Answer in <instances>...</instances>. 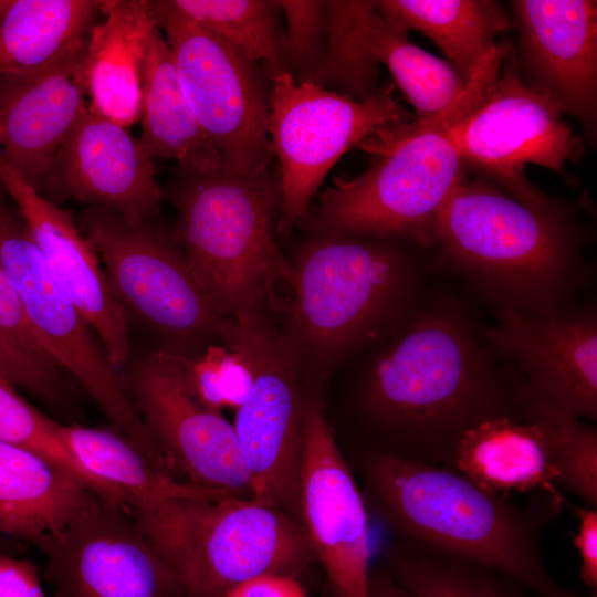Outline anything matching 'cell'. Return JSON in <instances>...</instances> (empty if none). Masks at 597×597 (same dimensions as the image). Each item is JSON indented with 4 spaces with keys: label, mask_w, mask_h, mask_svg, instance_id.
I'll use <instances>...</instances> for the list:
<instances>
[{
    "label": "cell",
    "mask_w": 597,
    "mask_h": 597,
    "mask_svg": "<svg viewBox=\"0 0 597 597\" xmlns=\"http://www.w3.org/2000/svg\"><path fill=\"white\" fill-rule=\"evenodd\" d=\"M486 332L493 348L519 371L527 406L597 418V316L593 308L531 315L500 307Z\"/></svg>",
    "instance_id": "e0dca14e"
},
{
    "label": "cell",
    "mask_w": 597,
    "mask_h": 597,
    "mask_svg": "<svg viewBox=\"0 0 597 597\" xmlns=\"http://www.w3.org/2000/svg\"><path fill=\"white\" fill-rule=\"evenodd\" d=\"M8 3V0H0V13L1 11L4 9V7L7 6Z\"/></svg>",
    "instance_id": "ee69618b"
},
{
    "label": "cell",
    "mask_w": 597,
    "mask_h": 597,
    "mask_svg": "<svg viewBox=\"0 0 597 597\" xmlns=\"http://www.w3.org/2000/svg\"><path fill=\"white\" fill-rule=\"evenodd\" d=\"M451 469L495 494L541 492L558 506L563 501L549 422L534 408L492 415L471 425L455 446Z\"/></svg>",
    "instance_id": "603a6c76"
},
{
    "label": "cell",
    "mask_w": 597,
    "mask_h": 597,
    "mask_svg": "<svg viewBox=\"0 0 597 597\" xmlns=\"http://www.w3.org/2000/svg\"><path fill=\"white\" fill-rule=\"evenodd\" d=\"M171 6L250 61L262 66L270 80L292 74L280 1L169 0Z\"/></svg>",
    "instance_id": "f546056e"
},
{
    "label": "cell",
    "mask_w": 597,
    "mask_h": 597,
    "mask_svg": "<svg viewBox=\"0 0 597 597\" xmlns=\"http://www.w3.org/2000/svg\"><path fill=\"white\" fill-rule=\"evenodd\" d=\"M221 597H308L297 577L268 575L243 582Z\"/></svg>",
    "instance_id": "60d3db41"
},
{
    "label": "cell",
    "mask_w": 597,
    "mask_h": 597,
    "mask_svg": "<svg viewBox=\"0 0 597 597\" xmlns=\"http://www.w3.org/2000/svg\"><path fill=\"white\" fill-rule=\"evenodd\" d=\"M0 377L57 412L73 410V391L63 371L25 352L1 327Z\"/></svg>",
    "instance_id": "d590c367"
},
{
    "label": "cell",
    "mask_w": 597,
    "mask_h": 597,
    "mask_svg": "<svg viewBox=\"0 0 597 597\" xmlns=\"http://www.w3.org/2000/svg\"><path fill=\"white\" fill-rule=\"evenodd\" d=\"M85 43L38 73L0 78L1 161L34 188L87 109L80 78Z\"/></svg>",
    "instance_id": "7402d4cb"
},
{
    "label": "cell",
    "mask_w": 597,
    "mask_h": 597,
    "mask_svg": "<svg viewBox=\"0 0 597 597\" xmlns=\"http://www.w3.org/2000/svg\"><path fill=\"white\" fill-rule=\"evenodd\" d=\"M59 432L78 462L137 517L181 582L203 505L228 495L175 478L113 426L60 422Z\"/></svg>",
    "instance_id": "ac0fdd59"
},
{
    "label": "cell",
    "mask_w": 597,
    "mask_h": 597,
    "mask_svg": "<svg viewBox=\"0 0 597 597\" xmlns=\"http://www.w3.org/2000/svg\"><path fill=\"white\" fill-rule=\"evenodd\" d=\"M102 0H8L0 13V78L38 73L86 42Z\"/></svg>",
    "instance_id": "4316f807"
},
{
    "label": "cell",
    "mask_w": 597,
    "mask_h": 597,
    "mask_svg": "<svg viewBox=\"0 0 597 597\" xmlns=\"http://www.w3.org/2000/svg\"><path fill=\"white\" fill-rule=\"evenodd\" d=\"M362 407L394 440L392 454L451 468L467 428L521 410L523 402L464 320L437 307L418 314L377 358L363 386Z\"/></svg>",
    "instance_id": "6da1fadb"
},
{
    "label": "cell",
    "mask_w": 597,
    "mask_h": 597,
    "mask_svg": "<svg viewBox=\"0 0 597 597\" xmlns=\"http://www.w3.org/2000/svg\"><path fill=\"white\" fill-rule=\"evenodd\" d=\"M0 265L45 356L76 380L115 429L154 463L163 465L164 459L129 399L119 371L54 277L19 212L9 209L2 198Z\"/></svg>",
    "instance_id": "30bf717a"
},
{
    "label": "cell",
    "mask_w": 597,
    "mask_h": 597,
    "mask_svg": "<svg viewBox=\"0 0 597 597\" xmlns=\"http://www.w3.org/2000/svg\"><path fill=\"white\" fill-rule=\"evenodd\" d=\"M369 597H411L385 569L370 570Z\"/></svg>",
    "instance_id": "b9f144b4"
},
{
    "label": "cell",
    "mask_w": 597,
    "mask_h": 597,
    "mask_svg": "<svg viewBox=\"0 0 597 597\" xmlns=\"http://www.w3.org/2000/svg\"><path fill=\"white\" fill-rule=\"evenodd\" d=\"M324 55L315 84L356 101L378 90V64L366 49V34L376 10L374 1H323Z\"/></svg>",
    "instance_id": "4dcf8cb0"
},
{
    "label": "cell",
    "mask_w": 597,
    "mask_h": 597,
    "mask_svg": "<svg viewBox=\"0 0 597 597\" xmlns=\"http://www.w3.org/2000/svg\"><path fill=\"white\" fill-rule=\"evenodd\" d=\"M300 520L329 597H369V528L365 501L324 416L305 389Z\"/></svg>",
    "instance_id": "2e32d148"
},
{
    "label": "cell",
    "mask_w": 597,
    "mask_h": 597,
    "mask_svg": "<svg viewBox=\"0 0 597 597\" xmlns=\"http://www.w3.org/2000/svg\"><path fill=\"white\" fill-rule=\"evenodd\" d=\"M138 122L139 140L151 159L174 160L180 174L189 175L223 166L184 95L171 50L158 27L143 64Z\"/></svg>",
    "instance_id": "484cf974"
},
{
    "label": "cell",
    "mask_w": 597,
    "mask_h": 597,
    "mask_svg": "<svg viewBox=\"0 0 597 597\" xmlns=\"http://www.w3.org/2000/svg\"><path fill=\"white\" fill-rule=\"evenodd\" d=\"M486 100L468 117L448 129L464 165L499 181L523 205L545 210L555 205L524 176L527 164L565 176L567 161L583 154V143L562 114L521 77L515 51Z\"/></svg>",
    "instance_id": "7c38bea8"
},
{
    "label": "cell",
    "mask_w": 597,
    "mask_h": 597,
    "mask_svg": "<svg viewBox=\"0 0 597 597\" xmlns=\"http://www.w3.org/2000/svg\"><path fill=\"white\" fill-rule=\"evenodd\" d=\"M82 56L80 78L88 106L129 128L139 119L143 64L157 27L148 0H102Z\"/></svg>",
    "instance_id": "cb8c5ba5"
},
{
    "label": "cell",
    "mask_w": 597,
    "mask_h": 597,
    "mask_svg": "<svg viewBox=\"0 0 597 597\" xmlns=\"http://www.w3.org/2000/svg\"><path fill=\"white\" fill-rule=\"evenodd\" d=\"M578 531L573 537L580 556L579 576L596 595L597 591V509L582 506L575 509Z\"/></svg>",
    "instance_id": "ab89813d"
},
{
    "label": "cell",
    "mask_w": 597,
    "mask_h": 597,
    "mask_svg": "<svg viewBox=\"0 0 597 597\" xmlns=\"http://www.w3.org/2000/svg\"><path fill=\"white\" fill-rule=\"evenodd\" d=\"M171 50L184 95L223 166L239 175L270 170L271 81L258 63L175 9L149 1Z\"/></svg>",
    "instance_id": "9c48e42d"
},
{
    "label": "cell",
    "mask_w": 597,
    "mask_h": 597,
    "mask_svg": "<svg viewBox=\"0 0 597 597\" xmlns=\"http://www.w3.org/2000/svg\"><path fill=\"white\" fill-rule=\"evenodd\" d=\"M13 546L14 542L0 537V553L12 554L15 551Z\"/></svg>",
    "instance_id": "7bdbcfd3"
},
{
    "label": "cell",
    "mask_w": 597,
    "mask_h": 597,
    "mask_svg": "<svg viewBox=\"0 0 597 597\" xmlns=\"http://www.w3.org/2000/svg\"><path fill=\"white\" fill-rule=\"evenodd\" d=\"M0 181L54 277L92 327L113 367L121 373L130 359L128 322L95 248L66 211L40 195L2 161Z\"/></svg>",
    "instance_id": "44dd1931"
},
{
    "label": "cell",
    "mask_w": 597,
    "mask_h": 597,
    "mask_svg": "<svg viewBox=\"0 0 597 597\" xmlns=\"http://www.w3.org/2000/svg\"><path fill=\"white\" fill-rule=\"evenodd\" d=\"M385 569L411 597H530L524 586L494 569L406 545Z\"/></svg>",
    "instance_id": "1f68e13d"
},
{
    "label": "cell",
    "mask_w": 597,
    "mask_h": 597,
    "mask_svg": "<svg viewBox=\"0 0 597 597\" xmlns=\"http://www.w3.org/2000/svg\"><path fill=\"white\" fill-rule=\"evenodd\" d=\"M94 495L44 457L0 440V537L41 549Z\"/></svg>",
    "instance_id": "d4e9b609"
},
{
    "label": "cell",
    "mask_w": 597,
    "mask_h": 597,
    "mask_svg": "<svg viewBox=\"0 0 597 597\" xmlns=\"http://www.w3.org/2000/svg\"><path fill=\"white\" fill-rule=\"evenodd\" d=\"M363 474L373 503L406 546L494 569L541 597L566 591L542 559L538 511L458 471L371 450Z\"/></svg>",
    "instance_id": "7a4b0ae2"
},
{
    "label": "cell",
    "mask_w": 597,
    "mask_h": 597,
    "mask_svg": "<svg viewBox=\"0 0 597 597\" xmlns=\"http://www.w3.org/2000/svg\"><path fill=\"white\" fill-rule=\"evenodd\" d=\"M59 425L32 406L15 386L0 377V440L44 457L96 495L115 500L113 492L93 476L65 446Z\"/></svg>",
    "instance_id": "d6a6232c"
},
{
    "label": "cell",
    "mask_w": 597,
    "mask_h": 597,
    "mask_svg": "<svg viewBox=\"0 0 597 597\" xmlns=\"http://www.w3.org/2000/svg\"><path fill=\"white\" fill-rule=\"evenodd\" d=\"M169 352L201 405L222 412L227 408L235 411L243 404L250 390L251 373L237 350L221 343L201 354Z\"/></svg>",
    "instance_id": "836d02e7"
},
{
    "label": "cell",
    "mask_w": 597,
    "mask_h": 597,
    "mask_svg": "<svg viewBox=\"0 0 597 597\" xmlns=\"http://www.w3.org/2000/svg\"><path fill=\"white\" fill-rule=\"evenodd\" d=\"M218 338L242 356L251 373L232 423L249 499L300 520L305 387L297 364L268 311L226 318Z\"/></svg>",
    "instance_id": "52a82bcc"
},
{
    "label": "cell",
    "mask_w": 597,
    "mask_h": 597,
    "mask_svg": "<svg viewBox=\"0 0 597 597\" xmlns=\"http://www.w3.org/2000/svg\"><path fill=\"white\" fill-rule=\"evenodd\" d=\"M40 551L49 597H184L175 569L115 500L94 495Z\"/></svg>",
    "instance_id": "4fadbf2b"
},
{
    "label": "cell",
    "mask_w": 597,
    "mask_h": 597,
    "mask_svg": "<svg viewBox=\"0 0 597 597\" xmlns=\"http://www.w3.org/2000/svg\"><path fill=\"white\" fill-rule=\"evenodd\" d=\"M119 374L174 476L228 496L250 498L232 423L196 399L169 350L146 354Z\"/></svg>",
    "instance_id": "5bb4252c"
},
{
    "label": "cell",
    "mask_w": 597,
    "mask_h": 597,
    "mask_svg": "<svg viewBox=\"0 0 597 597\" xmlns=\"http://www.w3.org/2000/svg\"><path fill=\"white\" fill-rule=\"evenodd\" d=\"M436 244L501 307L531 315L563 311L575 283L577 250L554 207H527L483 179H462L444 201Z\"/></svg>",
    "instance_id": "5b68a950"
},
{
    "label": "cell",
    "mask_w": 597,
    "mask_h": 597,
    "mask_svg": "<svg viewBox=\"0 0 597 597\" xmlns=\"http://www.w3.org/2000/svg\"><path fill=\"white\" fill-rule=\"evenodd\" d=\"M0 597H49L34 563L0 553Z\"/></svg>",
    "instance_id": "f35d334b"
},
{
    "label": "cell",
    "mask_w": 597,
    "mask_h": 597,
    "mask_svg": "<svg viewBox=\"0 0 597 597\" xmlns=\"http://www.w3.org/2000/svg\"><path fill=\"white\" fill-rule=\"evenodd\" d=\"M316 562L296 517L251 499L207 502L196 523L181 574L184 597H221L268 575L297 577Z\"/></svg>",
    "instance_id": "9a60e30c"
},
{
    "label": "cell",
    "mask_w": 597,
    "mask_h": 597,
    "mask_svg": "<svg viewBox=\"0 0 597 597\" xmlns=\"http://www.w3.org/2000/svg\"><path fill=\"white\" fill-rule=\"evenodd\" d=\"M35 189L54 203L71 199L133 222L154 221L165 198L139 138L90 106Z\"/></svg>",
    "instance_id": "d6986e66"
},
{
    "label": "cell",
    "mask_w": 597,
    "mask_h": 597,
    "mask_svg": "<svg viewBox=\"0 0 597 597\" xmlns=\"http://www.w3.org/2000/svg\"><path fill=\"white\" fill-rule=\"evenodd\" d=\"M0 327L25 352L41 360L52 363L45 356L41 346L39 345V342L27 320L19 296L1 265Z\"/></svg>",
    "instance_id": "74e56055"
},
{
    "label": "cell",
    "mask_w": 597,
    "mask_h": 597,
    "mask_svg": "<svg viewBox=\"0 0 597 597\" xmlns=\"http://www.w3.org/2000/svg\"><path fill=\"white\" fill-rule=\"evenodd\" d=\"M376 10L407 31L429 38L467 80L511 27L500 2L490 0H379Z\"/></svg>",
    "instance_id": "83f0119b"
},
{
    "label": "cell",
    "mask_w": 597,
    "mask_h": 597,
    "mask_svg": "<svg viewBox=\"0 0 597 597\" xmlns=\"http://www.w3.org/2000/svg\"><path fill=\"white\" fill-rule=\"evenodd\" d=\"M524 83L593 136L597 105V4L591 0L511 2Z\"/></svg>",
    "instance_id": "ffe728a7"
},
{
    "label": "cell",
    "mask_w": 597,
    "mask_h": 597,
    "mask_svg": "<svg viewBox=\"0 0 597 597\" xmlns=\"http://www.w3.org/2000/svg\"><path fill=\"white\" fill-rule=\"evenodd\" d=\"M548 419L557 488L597 506V431L579 418L538 407Z\"/></svg>",
    "instance_id": "e575fe53"
},
{
    "label": "cell",
    "mask_w": 597,
    "mask_h": 597,
    "mask_svg": "<svg viewBox=\"0 0 597 597\" xmlns=\"http://www.w3.org/2000/svg\"><path fill=\"white\" fill-rule=\"evenodd\" d=\"M284 19L287 55L297 82H315L325 41L323 1L279 0Z\"/></svg>",
    "instance_id": "8d00e7d4"
},
{
    "label": "cell",
    "mask_w": 597,
    "mask_h": 597,
    "mask_svg": "<svg viewBox=\"0 0 597 597\" xmlns=\"http://www.w3.org/2000/svg\"><path fill=\"white\" fill-rule=\"evenodd\" d=\"M452 126L430 117L376 129L357 146L371 157L368 169L335 177L297 227L306 233L436 244L438 214L467 177L448 134Z\"/></svg>",
    "instance_id": "8992f818"
},
{
    "label": "cell",
    "mask_w": 597,
    "mask_h": 597,
    "mask_svg": "<svg viewBox=\"0 0 597 597\" xmlns=\"http://www.w3.org/2000/svg\"><path fill=\"white\" fill-rule=\"evenodd\" d=\"M164 197L177 211L172 240L223 318L282 310L295 272L274 234L277 175L178 172Z\"/></svg>",
    "instance_id": "3957f363"
},
{
    "label": "cell",
    "mask_w": 597,
    "mask_h": 597,
    "mask_svg": "<svg viewBox=\"0 0 597 597\" xmlns=\"http://www.w3.org/2000/svg\"><path fill=\"white\" fill-rule=\"evenodd\" d=\"M0 164H1V153H0ZM1 189H3V187H2L1 181H0V190ZM0 198H2L1 192H0Z\"/></svg>",
    "instance_id": "f6af8a7d"
},
{
    "label": "cell",
    "mask_w": 597,
    "mask_h": 597,
    "mask_svg": "<svg viewBox=\"0 0 597 597\" xmlns=\"http://www.w3.org/2000/svg\"><path fill=\"white\" fill-rule=\"evenodd\" d=\"M399 242L307 233L295 248V282L281 310V333L304 387L315 391L333 367L407 306L413 279Z\"/></svg>",
    "instance_id": "277c9868"
},
{
    "label": "cell",
    "mask_w": 597,
    "mask_h": 597,
    "mask_svg": "<svg viewBox=\"0 0 597 597\" xmlns=\"http://www.w3.org/2000/svg\"><path fill=\"white\" fill-rule=\"evenodd\" d=\"M408 32L375 10L366 34V49L378 65L389 70L415 108L416 118L426 119L451 105L468 80L451 64L412 44Z\"/></svg>",
    "instance_id": "f1b7e54d"
},
{
    "label": "cell",
    "mask_w": 597,
    "mask_h": 597,
    "mask_svg": "<svg viewBox=\"0 0 597 597\" xmlns=\"http://www.w3.org/2000/svg\"><path fill=\"white\" fill-rule=\"evenodd\" d=\"M415 117L385 83L356 101L292 74L271 80L268 137L279 166L277 232L297 227L338 159L376 129Z\"/></svg>",
    "instance_id": "ba28073f"
},
{
    "label": "cell",
    "mask_w": 597,
    "mask_h": 597,
    "mask_svg": "<svg viewBox=\"0 0 597 597\" xmlns=\"http://www.w3.org/2000/svg\"><path fill=\"white\" fill-rule=\"evenodd\" d=\"M77 227L95 248L126 317L165 335L180 348L218 337L224 318L190 271L181 250L154 221L133 222L86 206Z\"/></svg>",
    "instance_id": "8fae6325"
}]
</instances>
